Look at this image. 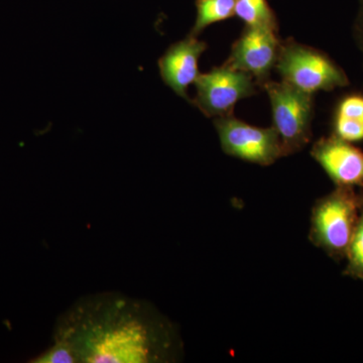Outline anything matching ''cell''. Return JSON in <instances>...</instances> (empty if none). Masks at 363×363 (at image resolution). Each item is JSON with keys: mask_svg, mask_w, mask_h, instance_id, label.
Wrapping results in <instances>:
<instances>
[{"mask_svg": "<svg viewBox=\"0 0 363 363\" xmlns=\"http://www.w3.org/2000/svg\"><path fill=\"white\" fill-rule=\"evenodd\" d=\"M52 341L77 363L172 362L181 352L178 332L154 305L119 292L79 298L56 320Z\"/></svg>", "mask_w": 363, "mask_h": 363, "instance_id": "cell-1", "label": "cell"}, {"mask_svg": "<svg viewBox=\"0 0 363 363\" xmlns=\"http://www.w3.org/2000/svg\"><path fill=\"white\" fill-rule=\"evenodd\" d=\"M272 105L274 128L281 138L283 157L296 154L312 138L314 95L285 81H267L264 85Z\"/></svg>", "mask_w": 363, "mask_h": 363, "instance_id": "cell-4", "label": "cell"}, {"mask_svg": "<svg viewBox=\"0 0 363 363\" xmlns=\"http://www.w3.org/2000/svg\"><path fill=\"white\" fill-rule=\"evenodd\" d=\"M196 96L191 101L207 117L233 116L236 104L257 93L255 78L245 72L223 65L198 75Z\"/></svg>", "mask_w": 363, "mask_h": 363, "instance_id": "cell-5", "label": "cell"}, {"mask_svg": "<svg viewBox=\"0 0 363 363\" xmlns=\"http://www.w3.org/2000/svg\"><path fill=\"white\" fill-rule=\"evenodd\" d=\"M35 363H77L75 355L64 344L52 341L51 346L39 357L33 358Z\"/></svg>", "mask_w": 363, "mask_h": 363, "instance_id": "cell-14", "label": "cell"}, {"mask_svg": "<svg viewBox=\"0 0 363 363\" xmlns=\"http://www.w3.org/2000/svg\"><path fill=\"white\" fill-rule=\"evenodd\" d=\"M214 125L228 156L264 167L283 157L281 138L274 126L257 128L233 116L216 117Z\"/></svg>", "mask_w": 363, "mask_h": 363, "instance_id": "cell-6", "label": "cell"}, {"mask_svg": "<svg viewBox=\"0 0 363 363\" xmlns=\"http://www.w3.org/2000/svg\"><path fill=\"white\" fill-rule=\"evenodd\" d=\"M311 155L336 187L363 188V152L352 143L334 135L321 138Z\"/></svg>", "mask_w": 363, "mask_h": 363, "instance_id": "cell-8", "label": "cell"}, {"mask_svg": "<svg viewBox=\"0 0 363 363\" xmlns=\"http://www.w3.org/2000/svg\"><path fill=\"white\" fill-rule=\"evenodd\" d=\"M206 49V43L188 35L185 39L169 45L157 63L164 84L188 101V87L195 83L199 75L198 61Z\"/></svg>", "mask_w": 363, "mask_h": 363, "instance_id": "cell-9", "label": "cell"}, {"mask_svg": "<svg viewBox=\"0 0 363 363\" xmlns=\"http://www.w3.org/2000/svg\"><path fill=\"white\" fill-rule=\"evenodd\" d=\"M235 4L236 0H196L197 18L189 35L198 37L207 26L233 18Z\"/></svg>", "mask_w": 363, "mask_h": 363, "instance_id": "cell-11", "label": "cell"}, {"mask_svg": "<svg viewBox=\"0 0 363 363\" xmlns=\"http://www.w3.org/2000/svg\"><path fill=\"white\" fill-rule=\"evenodd\" d=\"M362 195L352 187H336L318 199L312 209L310 240L336 260L347 255L358 216Z\"/></svg>", "mask_w": 363, "mask_h": 363, "instance_id": "cell-2", "label": "cell"}, {"mask_svg": "<svg viewBox=\"0 0 363 363\" xmlns=\"http://www.w3.org/2000/svg\"><path fill=\"white\" fill-rule=\"evenodd\" d=\"M362 201H360L359 216L354 233L348 248L347 266L344 269V274L351 278L363 281V188L360 191Z\"/></svg>", "mask_w": 363, "mask_h": 363, "instance_id": "cell-13", "label": "cell"}, {"mask_svg": "<svg viewBox=\"0 0 363 363\" xmlns=\"http://www.w3.org/2000/svg\"><path fill=\"white\" fill-rule=\"evenodd\" d=\"M279 30L247 26L233 43L225 65L245 72L255 78V83L264 87L271 80L272 69L278 61L281 40Z\"/></svg>", "mask_w": 363, "mask_h": 363, "instance_id": "cell-7", "label": "cell"}, {"mask_svg": "<svg viewBox=\"0 0 363 363\" xmlns=\"http://www.w3.org/2000/svg\"><path fill=\"white\" fill-rule=\"evenodd\" d=\"M235 16L247 26L279 30L276 13L267 0H236Z\"/></svg>", "mask_w": 363, "mask_h": 363, "instance_id": "cell-12", "label": "cell"}, {"mask_svg": "<svg viewBox=\"0 0 363 363\" xmlns=\"http://www.w3.org/2000/svg\"><path fill=\"white\" fill-rule=\"evenodd\" d=\"M274 68L281 80L313 95L350 84L347 74L328 55L291 38L281 40Z\"/></svg>", "mask_w": 363, "mask_h": 363, "instance_id": "cell-3", "label": "cell"}, {"mask_svg": "<svg viewBox=\"0 0 363 363\" xmlns=\"http://www.w3.org/2000/svg\"><path fill=\"white\" fill-rule=\"evenodd\" d=\"M353 35L363 57V0H358V11L353 25Z\"/></svg>", "mask_w": 363, "mask_h": 363, "instance_id": "cell-15", "label": "cell"}, {"mask_svg": "<svg viewBox=\"0 0 363 363\" xmlns=\"http://www.w3.org/2000/svg\"><path fill=\"white\" fill-rule=\"evenodd\" d=\"M333 135L348 143L363 140V95H346L339 101L333 118Z\"/></svg>", "mask_w": 363, "mask_h": 363, "instance_id": "cell-10", "label": "cell"}]
</instances>
